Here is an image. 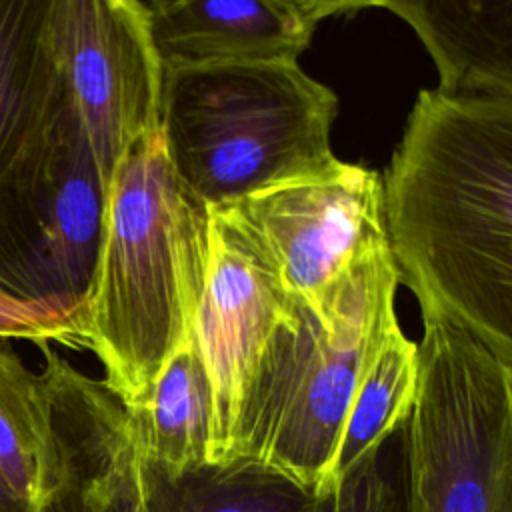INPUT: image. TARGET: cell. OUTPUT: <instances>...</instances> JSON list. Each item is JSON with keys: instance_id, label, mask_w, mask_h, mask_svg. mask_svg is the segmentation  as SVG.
<instances>
[{"instance_id": "obj_1", "label": "cell", "mask_w": 512, "mask_h": 512, "mask_svg": "<svg viewBox=\"0 0 512 512\" xmlns=\"http://www.w3.org/2000/svg\"><path fill=\"white\" fill-rule=\"evenodd\" d=\"M380 182L398 282L512 364V96L420 90Z\"/></svg>"}, {"instance_id": "obj_2", "label": "cell", "mask_w": 512, "mask_h": 512, "mask_svg": "<svg viewBox=\"0 0 512 512\" xmlns=\"http://www.w3.org/2000/svg\"><path fill=\"white\" fill-rule=\"evenodd\" d=\"M398 284L382 248L336 280L316 308L292 298L242 394L224 464L270 468L314 496L336 488L342 428L360 378L396 320Z\"/></svg>"}, {"instance_id": "obj_3", "label": "cell", "mask_w": 512, "mask_h": 512, "mask_svg": "<svg viewBox=\"0 0 512 512\" xmlns=\"http://www.w3.org/2000/svg\"><path fill=\"white\" fill-rule=\"evenodd\" d=\"M208 252V214L176 180L160 132L116 164L88 300L86 348L104 384L132 404L194 328Z\"/></svg>"}, {"instance_id": "obj_4", "label": "cell", "mask_w": 512, "mask_h": 512, "mask_svg": "<svg viewBox=\"0 0 512 512\" xmlns=\"http://www.w3.org/2000/svg\"><path fill=\"white\" fill-rule=\"evenodd\" d=\"M336 94L296 62L162 70L160 136L182 188L206 210L336 160Z\"/></svg>"}, {"instance_id": "obj_5", "label": "cell", "mask_w": 512, "mask_h": 512, "mask_svg": "<svg viewBox=\"0 0 512 512\" xmlns=\"http://www.w3.org/2000/svg\"><path fill=\"white\" fill-rule=\"evenodd\" d=\"M418 382L402 426V512H512V364L422 308Z\"/></svg>"}, {"instance_id": "obj_6", "label": "cell", "mask_w": 512, "mask_h": 512, "mask_svg": "<svg viewBox=\"0 0 512 512\" xmlns=\"http://www.w3.org/2000/svg\"><path fill=\"white\" fill-rule=\"evenodd\" d=\"M108 184L66 98L0 174V288L84 324L102 244Z\"/></svg>"}, {"instance_id": "obj_7", "label": "cell", "mask_w": 512, "mask_h": 512, "mask_svg": "<svg viewBox=\"0 0 512 512\" xmlns=\"http://www.w3.org/2000/svg\"><path fill=\"white\" fill-rule=\"evenodd\" d=\"M46 38L106 184L118 160L160 132L162 66L138 0H48Z\"/></svg>"}, {"instance_id": "obj_8", "label": "cell", "mask_w": 512, "mask_h": 512, "mask_svg": "<svg viewBox=\"0 0 512 512\" xmlns=\"http://www.w3.org/2000/svg\"><path fill=\"white\" fill-rule=\"evenodd\" d=\"M282 288L316 308L356 262L386 246L378 172L340 162L226 204Z\"/></svg>"}, {"instance_id": "obj_9", "label": "cell", "mask_w": 512, "mask_h": 512, "mask_svg": "<svg viewBox=\"0 0 512 512\" xmlns=\"http://www.w3.org/2000/svg\"><path fill=\"white\" fill-rule=\"evenodd\" d=\"M46 450L34 512H148L144 462L120 398L42 346Z\"/></svg>"}, {"instance_id": "obj_10", "label": "cell", "mask_w": 512, "mask_h": 512, "mask_svg": "<svg viewBox=\"0 0 512 512\" xmlns=\"http://www.w3.org/2000/svg\"><path fill=\"white\" fill-rule=\"evenodd\" d=\"M206 214V272L194 332L214 394L210 466H222L252 370L292 298L230 206Z\"/></svg>"}, {"instance_id": "obj_11", "label": "cell", "mask_w": 512, "mask_h": 512, "mask_svg": "<svg viewBox=\"0 0 512 512\" xmlns=\"http://www.w3.org/2000/svg\"><path fill=\"white\" fill-rule=\"evenodd\" d=\"M162 70L208 64L296 62L326 16L376 6L344 0L144 2Z\"/></svg>"}, {"instance_id": "obj_12", "label": "cell", "mask_w": 512, "mask_h": 512, "mask_svg": "<svg viewBox=\"0 0 512 512\" xmlns=\"http://www.w3.org/2000/svg\"><path fill=\"white\" fill-rule=\"evenodd\" d=\"M436 62L448 96H512V0H384Z\"/></svg>"}, {"instance_id": "obj_13", "label": "cell", "mask_w": 512, "mask_h": 512, "mask_svg": "<svg viewBox=\"0 0 512 512\" xmlns=\"http://www.w3.org/2000/svg\"><path fill=\"white\" fill-rule=\"evenodd\" d=\"M122 406L146 468L176 478L210 466L214 394L194 328L168 356L146 394Z\"/></svg>"}, {"instance_id": "obj_14", "label": "cell", "mask_w": 512, "mask_h": 512, "mask_svg": "<svg viewBox=\"0 0 512 512\" xmlns=\"http://www.w3.org/2000/svg\"><path fill=\"white\" fill-rule=\"evenodd\" d=\"M46 10L48 0H0V174L68 98L48 46Z\"/></svg>"}, {"instance_id": "obj_15", "label": "cell", "mask_w": 512, "mask_h": 512, "mask_svg": "<svg viewBox=\"0 0 512 512\" xmlns=\"http://www.w3.org/2000/svg\"><path fill=\"white\" fill-rule=\"evenodd\" d=\"M418 382V344L398 318L386 328L350 404L334 460V484L408 418Z\"/></svg>"}, {"instance_id": "obj_16", "label": "cell", "mask_w": 512, "mask_h": 512, "mask_svg": "<svg viewBox=\"0 0 512 512\" xmlns=\"http://www.w3.org/2000/svg\"><path fill=\"white\" fill-rule=\"evenodd\" d=\"M148 512H310L316 496L250 462L204 466L168 478L144 466Z\"/></svg>"}, {"instance_id": "obj_17", "label": "cell", "mask_w": 512, "mask_h": 512, "mask_svg": "<svg viewBox=\"0 0 512 512\" xmlns=\"http://www.w3.org/2000/svg\"><path fill=\"white\" fill-rule=\"evenodd\" d=\"M46 450L40 372L0 346V488L12 512H34Z\"/></svg>"}, {"instance_id": "obj_18", "label": "cell", "mask_w": 512, "mask_h": 512, "mask_svg": "<svg viewBox=\"0 0 512 512\" xmlns=\"http://www.w3.org/2000/svg\"><path fill=\"white\" fill-rule=\"evenodd\" d=\"M402 426L348 470L330 494L316 496L310 512H402Z\"/></svg>"}, {"instance_id": "obj_19", "label": "cell", "mask_w": 512, "mask_h": 512, "mask_svg": "<svg viewBox=\"0 0 512 512\" xmlns=\"http://www.w3.org/2000/svg\"><path fill=\"white\" fill-rule=\"evenodd\" d=\"M0 340H26L36 346L86 348L84 324L72 314L16 298L0 288Z\"/></svg>"}, {"instance_id": "obj_20", "label": "cell", "mask_w": 512, "mask_h": 512, "mask_svg": "<svg viewBox=\"0 0 512 512\" xmlns=\"http://www.w3.org/2000/svg\"><path fill=\"white\" fill-rule=\"evenodd\" d=\"M0 512H12V510H10V504H8V500H6L4 492H2V488H0Z\"/></svg>"}]
</instances>
